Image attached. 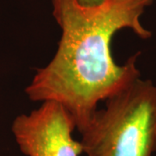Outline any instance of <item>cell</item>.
Segmentation results:
<instances>
[{"label": "cell", "instance_id": "7a4b0ae2", "mask_svg": "<svg viewBox=\"0 0 156 156\" xmlns=\"http://www.w3.org/2000/svg\"><path fill=\"white\" fill-rule=\"evenodd\" d=\"M80 132L87 156H154L156 153V84L135 80L105 100Z\"/></svg>", "mask_w": 156, "mask_h": 156}, {"label": "cell", "instance_id": "3957f363", "mask_svg": "<svg viewBox=\"0 0 156 156\" xmlns=\"http://www.w3.org/2000/svg\"><path fill=\"white\" fill-rule=\"evenodd\" d=\"M76 128L66 108L45 101L29 115L17 116L11 130L25 156H80L83 148L81 141L73 137Z\"/></svg>", "mask_w": 156, "mask_h": 156}, {"label": "cell", "instance_id": "6da1fadb", "mask_svg": "<svg viewBox=\"0 0 156 156\" xmlns=\"http://www.w3.org/2000/svg\"><path fill=\"white\" fill-rule=\"evenodd\" d=\"M51 1L61 38L53 58L37 69L25 93L34 101L61 103L80 133L100 101L140 77V53L117 64L112 56V39L123 29L140 38H150L152 32L142 25L140 17L154 0H106L95 7H83L76 0Z\"/></svg>", "mask_w": 156, "mask_h": 156}, {"label": "cell", "instance_id": "277c9868", "mask_svg": "<svg viewBox=\"0 0 156 156\" xmlns=\"http://www.w3.org/2000/svg\"><path fill=\"white\" fill-rule=\"evenodd\" d=\"M80 5L83 7H95L101 5L106 0H76Z\"/></svg>", "mask_w": 156, "mask_h": 156}]
</instances>
